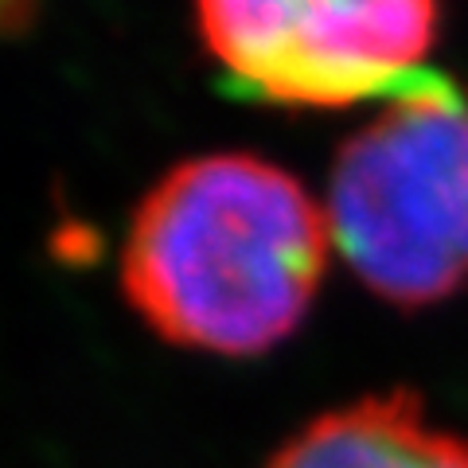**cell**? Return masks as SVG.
<instances>
[{"instance_id":"obj_4","label":"cell","mask_w":468,"mask_h":468,"mask_svg":"<svg viewBox=\"0 0 468 468\" xmlns=\"http://www.w3.org/2000/svg\"><path fill=\"white\" fill-rule=\"evenodd\" d=\"M266 468H468V441L430 421L418 394L387 390L324 410Z\"/></svg>"},{"instance_id":"obj_3","label":"cell","mask_w":468,"mask_h":468,"mask_svg":"<svg viewBox=\"0 0 468 468\" xmlns=\"http://www.w3.org/2000/svg\"><path fill=\"white\" fill-rule=\"evenodd\" d=\"M223 75L277 106H351L421 75L437 0H196Z\"/></svg>"},{"instance_id":"obj_2","label":"cell","mask_w":468,"mask_h":468,"mask_svg":"<svg viewBox=\"0 0 468 468\" xmlns=\"http://www.w3.org/2000/svg\"><path fill=\"white\" fill-rule=\"evenodd\" d=\"M328 230L351 273L399 309L468 285V94L421 70L344 141Z\"/></svg>"},{"instance_id":"obj_1","label":"cell","mask_w":468,"mask_h":468,"mask_svg":"<svg viewBox=\"0 0 468 468\" xmlns=\"http://www.w3.org/2000/svg\"><path fill=\"white\" fill-rule=\"evenodd\" d=\"M332 230L292 172L211 153L160 176L122 246V289L160 340L261 356L301 328L324 282Z\"/></svg>"}]
</instances>
